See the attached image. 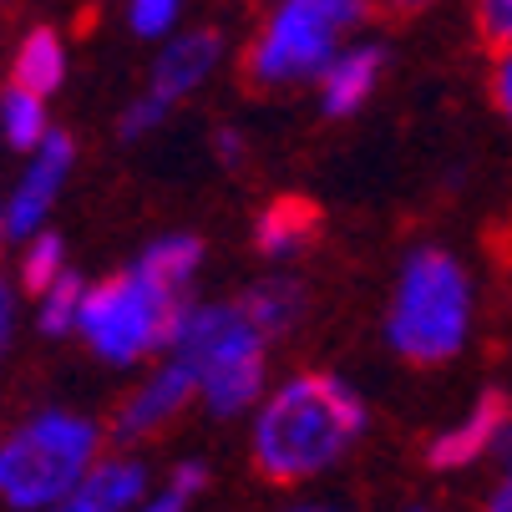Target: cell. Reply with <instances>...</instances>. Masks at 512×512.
Returning a JSON list of instances; mask_svg holds the SVG:
<instances>
[{
  "mask_svg": "<svg viewBox=\"0 0 512 512\" xmlns=\"http://www.w3.org/2000/svg\"><path fill=\"white\" fill-rule=\"evenodd\" d=\"M269 386H274L269 355H239V360H224V365H213V371L198 376V406L213 421H239V416L259 411Z\"/></svg>",
  "mask_w": 512,
  "mask_h": 512,
  "instance_id": "cell-13",
  "label": "cell"
},
{
  "mask_svg": "<svg viewBox=\"0 0 512 512\" xmlns=\"http://www.w3.org/2000/svg\"><path fill=\"white\" fill-rule=\"evenodd\" d=\"M71 168H77V142L56 127L26 158V168L16 173V183L6 193V239L11 244H26V239L51 229V213L71 183Z\"/></svg>",
  "mask_w": 512,
  "mask_h": 512,
  "instance_id": "cell-7",
  "label": "cell"
},
{
  "mask_svg": "<svg viewBox=\"0 0 512 512\" xmlns=\"http://www.w3.org/2000/svg\"><path fill=\"white\" fill-rule=\"evenodd\" d=\"M0 6H6V0H0Z\"/></svg>",
  "mask_w": 512,
  "mask_h": 512,
  "instance_id": "cell-33",
  "label": "cell"
},
{
  "mask_svg": "<svg viewBox=\"0 0 512 512\" xmlns=\"http://www.w3.org/2000/svg\"><path fill=\"white\" fill-rule=\"evenodd\" d=\"M487 92H492V107L512 122V41L492 46V71H487Z\"/></svg>",
  "mask_w": 512,
  "mask_h": 512,
  "instance_id": "cell-25",
  "label": "cell"
},
{
  "mask_svg": "<svg viewBox=\"0 0 512 512\" xmlns=\"http://www.w3.org/2000/svg\"><path fill=\"white\" fill-rule=\"evenodd\" d=\"M371 16L376 0H274L244 51V77L264 92L315 87Z\"/></svg>",
  "mask_w": 512,
  "mask_h": 512,
  "instance_id": "cell-4",
  "label": "cell"
},
{
  "mask_svg": "<svg viewBox=\"0 0 512 512\" xmlns=\"http://www.w3.org/2000/svg\"><path fill=\"white\" fill-rule=\"evenodd\" d=\"M193 401H198V371L178 355H163L153 371L122 396V406L112 416V442L117 447L148 442V436H158L163 426H173Z\"/></svg>",
  "mask_w": 512,
  "mask_h": 512,
  "instance_id": "cell-8",
  "label": "cell"
},
{
  "mask_svg": "<svg viewBox=\"0 0 512 512\" xmlns=\"http://www.w3.org/2000/svg\"><path fill=\"white\" fill-rule=\"evenodd\" d=\"M386 66H391V56H386L381 41H371V36L350 41V46L330 61L325 77L315 82L320 112H325V117H355L365 102L376 97V87L386 82Z\"/></svg>",
  "mask_w": 512,
  "mask_h": 512,
  "instance_id": "cell-11",
  "label": "cell"
},
{
  "mask_svg": "<svg viewBox=\"0 0 512 512\" xmlns=\"http://www.w3.org/2000/svg\"><path fill=\"white\" fill-rule=\"evenodd\" d=\"M168 102H158L153 92H137L127 107H122V117H117V132H122V142H142V137H153L163 122H168Z\"/></svg>",
  "mask_w": 512,
  "mask_h": 512,
  "instance_id": "cell-23",
  "label": "cell"
},
{
  "mask_svg": "<svg viewBox=\"0 0 512 512\" xmlns=\"http://www.w3.org/2000/svg\"><path fill=\"white\" fill-rule=\"evenodd\" d=\"M66 71H71V46L56 26H31L16 51H11V82L16 87H31L41 97H56L61 82H66Z\"/></svg>",
  "mask_w": 512,
  "mask_h": 512,
  "instance_id": "cell-15",
  "label": "cell"
},
{
  "mask_svg": "<svg viewBox=\"0 0 512 512\" xmlns=\"http://www.w3.org/2000/svg\"><path fill=\"white\" fill-rule=\"evenodd\" d=\"M203 487H208V467L198 457H183V462H173V472L148 497H142L132 512H193V502H198Z\"/></svg>",
  "mask_w": 512,
  "mask_h": 512,
  "instance_id": "cell-21",
  "label": "cell"
},
{
  "mask_svg": "<svg viewBox=\"0 0 512 512\" xmlns=\"http://www.w3.org/2000/svg\"><path fill=\"white\" fill-rule=\"evenodd\" d=\"M16 325H21V279L0 269V360H6V350L16 340Z\"/></svg>",
  "mask_w": 512,
  "mask_h": 512,
  "instance_id": "cell-26",
  "label": "cell"
},
{
  "mask_svg": "<svg viewBox=\"0 0 512 512\" xmlns=\"http://www.w3.org/2000/svg\"><path fill=\"white\" fill-rule=\"evenodd\" d=\"M477 320V289L467 264L442 244H416L401 259L386 310V345L406 365H447L467 350Z\"/></svg>",
  "mask_w": 512,
  "mask_h": 512,
  "instance_id": "cell-2",
  "label": "cell"
},
{
  "mask_svg": "<svg viewBox=\"0 0 512 512\" xmlns=\"http://www.w3.org/2000/svg\"><path fill=\"white\" fill-rule=\"evenodd\" d=\"M148 492H153L148 462L132 457V452H107L92 467V477L71 492L66 502H56L51 512H132Z\"/></svg>",
  "mask_w": 512,
  "mask_h": 512,
  "instance_id": "cell-12",
  "label": "cell"
},
{
  "mask_svg": "<svg viewBox=\"0 0 512 512\" xmlns=\"http://www.w3.org/2000/svg\"><path fill=\"white\" fill-rule=\"evenodd\" d=\"M87 295H92V279H82L77 269H66L51 289H41V295H36V330L46 340H71V335L82 330Z\"/></svg>",
  "mask_w": 512,
  "mask_h": 512,
  "instance_id": "cell-19",
  "label": "cell"
},
{
  "mask_svg": "<svg viewBox=\"0 0 512 512\" xmlns=\"http://www.w3.org/2000/svg\"><path fill=\"white\" fill-rule=\"evenodd\" d=\"M51 132H56V122H51V97H41V92H31V87H16V82L0 87V148L31 158Z\"/></svg>",
  "mask_w": 512,
  "mask_h": 512,
  "instance_id": "cell-18",
  "label": "cell"
},
{
  "mask_svg": "<svg viewBox=\"0 0 512 512\" xmlns=\"http://www.w3.org/2000/svg\"><path fill=\"white\" fill-rule=\"evenodd\" d=\"M507 442H512V401H507V391L492 386V391H477L472 406L426 442V467L431 472H467L487 457H502Z\"/></svg>",
  "mask_w": 512,
  "mask_h": 512,
  "instance_id": "cell-9",
  "label": "cell"
},
{
  "mask_svg": "<svg viewBox=\"0 0 512 512\" xmlns=\"http://www.w3.org/2000/svg\"><path fill=\"white\" fill-rule=\"evenodd\" d=\"M239 305L249 310V320L269 335V345L279 340V335H289L300 320H305V305H310V295H305V284L295 279V274H264L259 284H249L244 295H239Z\"/></svg>",
  "mask_w": 512,
  "mask_h": 512,
  "instance_id": "cell-16",
  "label": "cell"
},
{
  "mask_svg": "<svg viewBox=\"0 0 512 512\" xmlns=\"http://www.w3.org/2000/svg\"><path fill=\"white\" fill-rule=\"evenodd\" d=\"M431 6H442V0H376V16H391V21H411Z\"/></svg>",
  "mask_w": 512,
  "mask_h": 512,
  "instance_id": "cell-29",
  "label": "cell"
},
{
  "mask_svg": "<svg viewBox=\"0 0 512 512\" xmlns=\"http://www.w3.org/2000/svg\"><path fill=\"white\" fill-rule=\"evenodd\" d=\"M168 355L188 360L203 376V371H213V365L239 360V355H269V335L249 320L239 295L234 300H188Z\"/></svg>",
  "mask_w": 512,
  "mask_h": 512,
  "instance_id": "cell-6",
  "label": "cell"
},
{
  "mask_svg": "<svg viewBox=\"0 0 512 512\" xmlns=\"http://www.w3.org/2000/svg\"><path fill=\"white\" fill-rule=\"evenodd\" d=\"M132 264L148 274V279H158L163 289H173V295L193 300V284H198V274H203V239L188 234V229H178V234H158V239L142 249Z\"/></svg>",
  "mask_w": 512,
  "mask_h": 512,
  "instance_id": "cell-17",
  "label": "cell"
},
{
  "mask_svg": "<svg viewBox=\"0 0 512 512\" xmlns=\"http://www.w3.org/2000/svg\"><path fill=\"white\" fill-rule=\"evenodd\" d=\"M218 61H224V31H213V26H183L173 41L158 46L153 71H148V87H142V92H153L158 102L178 107V102H188L213 77Z\"/></svg>",
  "mask_w": 512,
  "mask_h": 512,
  "instance_id": "cell-10",
  "label": "cell"
},
{
  "mask_svg": "<svg viewBox=\"0 0 512 512\" xmlns=\"http://www.w3.org/2000/svg\"><path fill=\"white\" fill-rule=\"evenodd\" d=\"M11 239H6V193H0V249H6Z\"/></svg>",
  "mask_w": 512,
  "mask_h": 512,
  "instance_id": "cell-31",
  "label": "cell"
},
{
  "mask_svg": "<svg viewBox=\"0 0 512 512\" xmlns=\"http://www.w3.org/2000/svg\"><path fill=\"white\" fill-rule=\"evenodd\" d=\"M183 11H188V0H122V16H127V31L137 41H173L183 31Z\"/></svg>",
  "mask_w": 512,
  "mask_h": 512,
  "instance_id": "cell-22",
  "label": "cell"
},
{
  "mask_svg": "<svg viewBox=\"0 0 512 512\" xmlns=\"http://www.w3.org/2000/svg\"><path fill=\"white\" fill-rule=\"evenodd\" d=\"M107 457V431L87 411L41 406L11 431H0V507L51 512L77 492Z\"/></svg>",
  "mask_w": 512,
  "mask_h": 512,
  "instance_id": "cell-3",
  "label": "cell"
},
{
  "mask_svg": "<svg viewBox=\"0 0 512 512\" xmlns=\"http://www.w3.org/2000/svg\"><path fill=\"white\" fill-rule=\"evenodd\" d=\"M244 158H249V137L239 127H218L213 132V163L218 168H244Z\"/></svg>",
  "mask_w": 512,
  "mask_h": 512,
  "instance_id": "cell-28",
  "label": "cell"
},
{
  "mask_svg": "<svg viewBox=\"0 0 512 512\" xmlns=\"http://www.w3.org/2000/svg\"><path fill=\"white\" fill-rule=\"evenodd\" d=\"M183 305H188L183 295H173V289L148 279L137 264H127V269H117L107 279H92L77 340L107 365L163 360L173 350Z\"/></svg>",
  "mask_w": 512,
  "mask_h": 512,
  "instance_id": "cell-5",
  "label": "cell"
},
{
  "mask_svg": "<svg viewBox=\"0 0 512 512\" xmlns=\"http://www.w3.org/2000/svg\"><path fill=\"white\" fill-rule=\"evenodd\" d=\"M371 431L365 396L335 371H295L269 386L249 416V452L259 477L300 487L335 472Z\"/></svg>",
  "mask_w": 512,
  "mask_h": 512,
  "instance_id": "cell-1",
  "label": "cell"
},
{
  "mask_svg": "<svg viewBox=\"0 0 512 512\" xmlns=\"http://www.w3.org/2000/svg\"><path fill=\"white\" fill-rule=\"evenodd\" d=\"M284 512H340V507H325V502H295V507H284Z\"/></svg>",
  "mask_w": 512,
  "mask_h": 512,
  "instance_id": "cell-30",
  "label": "cell"
},
{
  "mask_svg": "<svg viewBox=\"0 0 512 512\" xmlns=\"http://www.w3.org/2000/svg\"><path fill=\"white\" fill-rule=\"evenodd\" d=\"M254 249L269 259V264H289L300 259L315 239H320V208L310 198H295V193H279L259 208L254 218Z\"/></svg>",
  "mask_w": 512,
  "mask_h": 512,
  "instance_id": "cell-14",
  "label": "cell"
},
{
  "mask_svg": "<svg viewBox=\"0 0 512 512\" xmlns=\"http://www.w3.org/2000/svg\"><path fill=\"white\" fill-rule=\"evenodd\" d=\"M482 512H512V442L497 457V477H492V487L482 497Z\"/></svg>",
  "mask_w": 512,
  "mask_h": 512,
  "instance_id": "cell-27",
  "label": "cell"
},
{
  "mask_svg": "<svg viewBox=\"0 0 512 512\" xmlns=\"http://www.w3.org/2000/svg\"><path fill=\"white\" fill-rule=\"evenodd\" d=\"M472 21H477L487 46L512 41V0H472Z\"/></svg>",
  "mask_w": 512,
  "mask_h": 512,
  "instance_id": "cell-24",
  "label": "cell"
},
{
  "mask_svg": "<svg viewBox=\"0 0 512 512\" xmlns=\"http://www.w3.org/2000/svg\"><path fill=\"white\" fill-rule=\"evenodd\" d=\"M66 269H71V259H66V239L56 229L16 244V279H21V289H26L31 300L41 295V289H51Z\"/></svg>",
  "mask_w": 512,
  "mask_h": 512,
  "instance_id": "cell-20",
  "label": "cell"
},
{
  "mask_svg": "<svg viewBox=\"0 0 512 512\" xmlns=\"http://www.w3.org/2000/svg\"><path fill=\"white\" fill-rule=\"evenodd\" d=\"M401 512H442V507H431V502H411V507H401Z\"/></svg>",
  "mask_w": 512,
  "mask_h": 512,
  "instance_id": "cell-32",
  "label": "cell"
}]
</instances>
